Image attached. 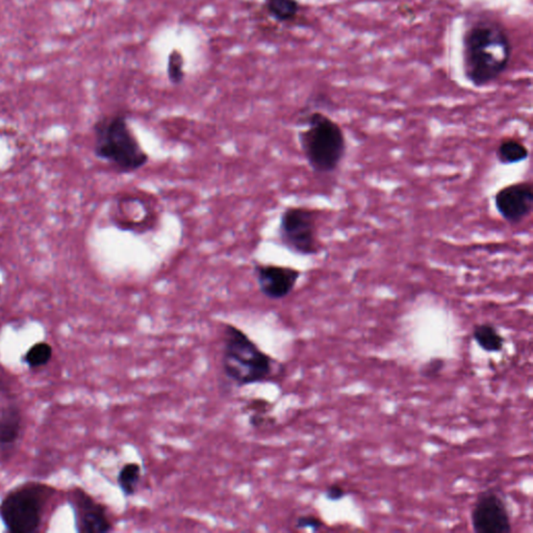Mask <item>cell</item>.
Here are the masks:
<instances>
[{
    "mask_svg": "<svg viewBox=\"0 0 533 533\" xmlns=\"http://www.w3.org/2000/svg\"><path fill=\"white\" fill-rule=\"evenodd\" d=\"M318 213L306 206H288L279 220V241L286 249L303 257L321 250L318 235Z\"/></svg>",
    "mask_w": 533,
    "mask_h": 533,
    "instance_id": "8992f818",
    "label": "cell"
},
{
    "mask_svg": "<svg viewBox=\"0 0 533 533\" xmlns=\"http://www.w3.org/2000/svg\"><path fill=\"white\" fill-rule=\"evenodd\" d=\"M471 524L477 533H510L512 520L504 499L494 490L484 492L471 510Z\"/></svg>",
    "mask_w": 533,
    "mask_h": 533,
    "instance_id": "52a82bcc",
    "label": "cell"
},
{
    "mask_svg": "<svg viewBox=\"0 0 533 533\" xmlns=\"http://www.w3.org/2000/svg\"><path fill=\"white\" fill-rule=\"evenodd\" d=\"M221 365L224 375L237 388L266 383L275 371L272 357L232 324L224 328Z\"/></svg>",
    "mask_w": 533,
    "mask_h": 533,
    "instance_id": "3957f363",
    "label": "cell"
},
{
    "mask_svg": "<svg viewBox=\"0 0 533 533\" xmlns=\"http://www.w3.org/2000/svg\"><path fill=\"white\" fill-rule=\"evenodd\" d=\"M184 60L181 51L174 50L171 51L168 60L169 81L173 84L183 83L184 79Z\"/></svg>",
    "mask_w": 533,
    "mask_h": 533,
    "instance_id": "e0dca14e",
    "label": "cell"
},
{
    "mask_svg": "<svg viewBox=\"0 0 533 533\" xmlns=\"http://www.w3.org/2000/svg\"><path fill=\"white\" fill-rule=\"evenodd\" d=\"M323 526V521L320 517L313 516V515L300 516L295 523V527L298 528V529H312L313 532H318Z\"/></svg>",
    "mask_w": 533,
    "mask_h": 533,
    "instance_id": "ffe728a7",
    "label": "cell"
},
{
    "mask_svg": "<svg viewBox=\"0 0 533 533\" xmlns=\"http://www.w3.org/2000/svg\"><path fill=\"white\" fill-rule=\"evenodd\" d=\"M473 339L486 352L497 353L503 350L505 340L492 323H481L473 328Z\"/></svg>",
    "mask_w": 533,
    "mask_h": 533,
    "instance_id": "4fadbf2b",
    "label": "cell"
},
{
    "mask_svg": "<svg viewBox=\"0 0 533 533\" xmlns=\"http://www.w3.org/2000/svg\"><path fill=\"white\" fill-rule=\"evenodd\" d=\"M248 412L250 413H263V414H271L272 412V403L265 399H254L246 406Z\"/></svg>",
    "mask_w": 533,
    "mask_h": 533,
    "instance_id": "44dd1931",
    "label": "cell"
},
{
    "mask_svg": "<svg viewBox=\"0 0 533 533\" xmlns=\"http://www.w3.org/2000/svg\"><path fill=\"white\" fill-rule=\"evenodd\" d=\"M527 146L515 138H505L497 146L496 157L502 165L522 163L529 157Z\"/></svg>",
    "mask_w": 533,
    "mask_h": 533,
    "instance_id": "7c38bea8",
    "label": "cell"
},
{
    "mask_svg": "<svg viewBox=\"0 0 533 533\" xmlns=\"http://www.w3.org/2000/svg\"><path fill=\"white\" fill-rule=\"evenodd\" d=\"M57 490L40 483H28L10 490L0 503V520L8 532H39L44 512Z\"/></svg>",
    "mask_w": 533,
    "mask_h": 533,
    "instance_id": "5b68a950",
    "label": "cell"
},
{
    "mask_svg": "<svg viewBox=\"0 0 533 533\" xmlns=\"http://www.w3.org/2000/svg\"><path fill=\"white\" fill-rule=\"evenodd\" d=\"M495 208L502 219L516 225L532 215L533 186L530 181H520L500 189L494 197Z\"/></svg>",
    "mask_w": 533,
    "mask_h": 533,
    "instance_id": "9c48e42d",
    "label": "cell"
},
{
    "mask_svg": "<svg viewBox=\"0 0 533 533\" xmlns=\"http://www.w3.org/2000/svg\"><path fill=\"white\" fill-rule=\"evenodd\" d=\"M346 494L347 493H346L345 488L339 486V484H332L325 490L326 499L330 500V501H339V500L343 499Z\"/></svg>",
    "mask_w": 533,
    "mask_h": 533,
    "instance_id": "7402d4cb",
    "label": "cell"
},
{
    "mask_svg": "<svg viewBox=\"0 0 533 533\" xmlns=\"http://www.w3.org/2000/svg\"><path fill=\"white\" fill-rule=\"evenodd\" d=\"M141 481L142 466L135 461L124 464L118 472V486L125 497H133L137 494L138 486Z\"/></svg>",
    "mask_w": 533,
    "mask_h": 533,
    "instance_id": "5bb4252c",
    "label": "cell"
},
{
    "mask_svg": "<svg viewBox=\"0 0 533 533\" xmlns=\"http://www.w3.org/2000/svg\"><path fill=\"white\" fill-rule=\"evenodd\" d=\"M0 294H1V286H0Z\"/></svg>",
    "mask_w": 533,
    "mask_h": 533,
    "instance_id": "603a6c76",
    "label": "cell"
},
{
    "mask_svg": "<svg viewBox=\"0 0 533 533\" xmlns=\"http://www.w3.org/2000/svg\"><path fill=\"white\" fill-rule=\"evenodd\" d=\"M93 133L95 157L110 164L118 173L137 172L150 162V155L133 133L126 115L116 113L100 118Z\"/></svg>",
    "mask_w": 533,
    "mask_h": 533,
    "instance_id": "7a4b0ae2",
    "label": "cell"
},
{
    "mask_svg": "<svg viewBox=\"0 0 533 533\" xmlns=\"http://www.w3.org/2000/svg\"><path fill=\"white\" fill-rule=\"evenodd\" d=\"M53 349L48 343L39 342L26 351L22 361L30 369L41 368L47 365L52 359Z\"/></svg>",
    "mask_w": 533,
    "mask_h": 533,
    "instance_id": "2e32d148",
    "label": "cell"
},
{
    "mask_svg": "<svg viewBox=\"0 0 533 533\" xmlns=\"http://www.w3.org/2000/svg\"><path fill=\"white\" fill-rule=\"evenodd\" d=\"M276 422V417L271 416L270 414H263V413H250L249 417H248V424L254 430L274 425Z\"/></svg>",
    "mask_w": 533,
    "mask_h": 533,
    "instance_id": "d6986e66",
    "label": "cell"
},
{
    "mask_svg": "<svg viewBox=\"0 0 533 533\" xmlns=\"http://www.w3.org/2000/svg\"><path fill=\"white\" fill-rule=\"evenodd\" d=\"M512 43L498 22L481 20L464 35V69L468 81L481 86L493 83L506 70Z\"/></svg>",
    "mask_w": 533,
    "mask_h": 533,
    "instance_id": "6da1fadb",
    "label": "cell"
},
{
    "mask_svg": "<svg viewBox=\"0 0 533 533\" xmlns=\"http://www.w3.org/2000/svg\"><path fill=\"white\" fill-rule=\"evenodd\" d=\"M23 417L16 404H10L0 410V449L14 447L21 437Z\"/></svg>",
    "mask_w": 533,
    "mask_h": 533,
    "instance_id": "8fae6325",
    "label": "cell"
},
{
    "mask_svg": "<svg viewBox=\"0 0 533 533\" xmlns=\"http://www.w3.org/2000/svg\"><path fill=\"white\" fill-rule=\"evenodd\" d=\"M266 12L279 22H290L298 15L300 6L297 0H266Z\"/></svg>",
    "mask_w": 533,
    "mask_h": 533,
    "instance_id": "9a60e30c",
    "label": "cell"
},
{
    "mask_svg": "<svg viewBox=\"0 0 533 533\" xmlns=\"http://www.w3.org/2000/svg\"><path fill=\"white\" fill-rule=\"evenodd\" d=\"M254 275L264 296L271 300H281L286 298L296 288L301 271L292 266L257 263Z\"/></svg>",
    "mask_w": 533,
    "mask_h": 533,
    "instance_id": "30bf717a",
    "label": "cell"
},
{
    "mask_svg": "<svg viewBox=\"0 0 533 533\" xmlns=\"http://www.w3.org/2000/svg\"><path fill=\"white\" fill-rule=\"evenodd\" d=\"M69 502L74 512L75 529L77 532L106 533L114 529L108 507L83 488H74L71 490Z\"/></svg>",
    "mask_w": 533,
    "mask_h": 533,
    "instance_id": "ba28073f",
    "label": "cell"
},
{
    "mask_svg": "<svg viewBox=\"0 0 533 533\" xmlns=\"http://www.w3.org/2000/svg\"><path fill=\"white\" fill-rule=\"evenodd\" d=\"M304 130L298 133L304 159L314 172L330 174L341 166L347 152L343 128L321 112H312L301 119Z\"/></svg>",
    "mask_w": 533,
    "mask_h": 533,
    "instance_id": "277c9868",
    "label": "cell"
},
{
    "mask_svg": "<svg viewBox=\"0 0 533 533\" xmlns=\"http://www.w3.org/2000/svg\"><path fill=\"white\" fill-rule=\"evenodd\" d=\"M444 368H445V361L441 357H435L422 365L420 374L425 378H433L437 376Z\"/></svg>",
    "mask_w": 533,
    "mask_h": 533,
    "instance_id": "ac0fdd59",
    "label": "cell"
}]
</instances>
